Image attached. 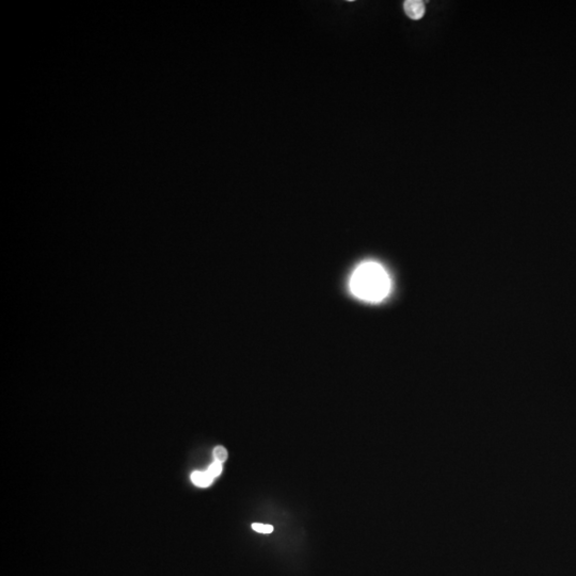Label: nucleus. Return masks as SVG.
Wrapping results in <instances>:
<instances>
[{"label": "nucleus", "mask_w": 576, "mask_h": 576, "mask_svg": "<svg viewBox=\"0 0 576 576\" xmlns=\"http://www.w3.org/2000/svg\"><path fill=\"white\" fill-rule=\"evenodd\" d=\"M351 294L362 301L380 303L392 291V279L388 270L374 261L363 262L356 266L349 280Z\"/></svg>", "instance_id": "f257e3e1"}, {"label": "nucleus", "mask_w": 576, "mask_h": 576, "mask_svg": "<svg viewBox=\"0 0 576 576\" xmlns=\"http://www.w3.org/2000/svg\"><path fill=\"white\" fill-rule=\"evenodd\" d=\"M406 14L411 20H421L425 14V5L421 0H407L404 4Z\"/></svg>", "instance_id": "f03ea898"}, {"label": "nucleus", "mask_w": 576, "mask_h": 576, "mask_svg": "<svg viewBox=\"0 0 576 576\" xmlns=\"http://www.w3.org/2000/svg\"><path fill=\"white\" fill-rule=\"evenodd\" d=\"M215 478H213L212 476L208 474V472H194L191 474V480L192 482L195 483L197 487H201V488H206L208 486H211Z\"/></svg>", "instance_id": "7ed1b4c3"}, {"label": "nucleus", "mask_w": 576, "mask_h": 576, "mask_svg": "<svg viewBox=\"0 0 576 576\" xmlns=\"http://www.w3.org/2000/svg\"><path fill=\"white\" fill-rule=\"evenodd\" d=\"M214 457L216 461L223 463L228 459V450L222 446H217L214 449Z\"/></svg>", "instance_id": "20e7f679"}, {"label": "nucleus", "mask_w": 576, "mask_h": 576, "mask_svg": "<svg viewBox=\"0 0 576 576\" xmlns=\"http://www.w3.org/2000/svg\"><path fill=\"white\" fill-rule=\"evenodd\" d=\"M207 472L212 476L213 478L218 477V476L222 473V463L218 462V461H215L210 467H208Z\"/></svg>", "instance_id": "39448f33"}, {"label": "nucleus", "mask_w": 576, "mask_h": 576, "mask_svg": "<svg viewBox=\"0 0 576 576\" xmlns=\"http://www.w3.org/2000/svg\"><path fill=\"white\" fill-rule=\"evenodd\" d=\"M252 528H253V530H255L257 532H261V533H270L273 531V527L271 525H266V524H261V523H254L252 525Z\"/></svg>", "instance_id": "423d86ee"}]
</instances>
